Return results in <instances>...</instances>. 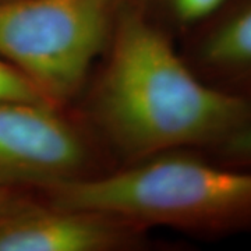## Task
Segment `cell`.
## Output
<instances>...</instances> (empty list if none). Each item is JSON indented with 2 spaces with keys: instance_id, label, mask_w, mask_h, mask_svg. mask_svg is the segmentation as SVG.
Returning <instances> with one entry per match:
<instances>
[{
  "instance_id": "1",
  "label": "cell",
  "mask_w": 251,
  "mask_h": 251,
  "mask_svg": "<svg viewBox=\"0 0 251 251\" xmlns=\"http://www.w3.org/2000/svg\"><path fill=\"white\" fill-rule=\"evenodd\" d=\"M173 39L126 0L88 81L85 122L125 165L175 150L209 152L251 122V102L202 80Z\"/></svg>"
},
{
  "instance_id": "2",
  "label": "cell",
  "mask_w": 251,
  "mask_h": 251,
  "mask_svg": "<svg viewBox=\"0 0 251 251\" xmlns=\"http://www.w3.org/2000/svg\"><path fill=\"white\" fill-rule=\"evenodd\" d=\"M46 200L216 240L251 232V168L175 150L41 190Z\"/></svg>"
},
{
  "instance_id": "3",
  "label": "cell",
  "mask_w": 251,
  "mask_h": 251,
  "mask_svg": "<svg viewBox=\"0 0 251 251\" xmlns=\"http://www.w3.org/2000/svg\"><path fill=\"white\" fill-rule=\"evenodd\" d=\"M126 0H3L0 59L63 108L108 49Z\"/></svg>"
},
{
  "instance_id": "4",
  "label": "cell",
  "mask_w": 251,
  "mask_h": 251,
  "mask_svg": "<svg viewBox=\"0 0 251 251\" xmlns=\"http://www.w3.org/2000/svg\"><path fill=\"white\" fill-rule=\"evenodd\" d=\"M62 109L0 99V186L41 191L105 172L100 140Z\"/></svg>"
},
{
  "instance_id": "5",
  "label": "cell",
  "mask_w": 251,
  "mask_h": 251,
  "mask_svg": "<svg viewBox=\"0 0 251 251\" xmlns=\"http://www.w3.org/2000/svg\"><path fill=\"white\" fill-rule=\"evenodd\" d=\"M148 230L116 216L13 194L0 209V251H125Z\"/></svg>"
},
{
  "instance_id": "6",
  "label": "cell",
  "mask_w": 251,
  "mask_h": 251,
  "mask_svg": "<svg viewBox=\"0 0 251 251\" xmlns=\"http://www.w3.org/2000/svg\"><path fill=\"white\" fill-rule=\"evenodd\" d=\"M179 39L180 53L202 80L251 102V0H221Z\"/></svg>"
},
{
  "instance_id": "7",
  "label": "cell",
  "mask_w": 251,
  "mask_h": 251,
  "mask_svg": "<svg viewBox=\"0 0 251 251\" xmlns=\"http://www.w3.org/2000/svg\"><path fill=\"white\" fill-rule=\"evenodd\" d=\"M173 38H181L215 9L221 0H128Z\"/></svg>"
},
{
  "instance_id": "8",
  "label": "cell",
  "mask_w": 251,
  "mask_h": 251,
  "mask_svg": "<svg viewBox=\"0 0 251 251\" xmlns=\"http://www.w3.org/2000/svg\"><path fill=\"white\" fill-rule=\"evenodd\" d=\"M206 153L226 165L251 168V122L224 144Z\"/></svg>"
},
{
  "instance_id": "9",
  "label": "cell",
  "mask_w": 251,
  "mask_h": 251,
  "mask_svg": "<svg viewBox=\"0 0 251 251\" xmlns=\"http://www.w3.org/2000/svg\"><path fill=\"white\" fill-rule=\"evenodd\" d=\"M0 99L50 103L21 73H18L16 69H13L1 59H0Z\"/></svg>"
},
{
  "instance_id": "10",
  "label": "cell",
  "mask_w": 251,
  "mask_h": 251,
  "mask_svg": "<svg viewBox=\"0 0 251 251\" xmlns=\"http://www.w3.org/2000/svg\"><path fill=\"white\" fill-rule=\"evenodd\" d=\"M13 194H14V193H13V190H11V188L0 186V209L7 204V201L11 198Z\"/></svg>"
},
{
  "instance_id": "11",
  "label": "cell",
  "mask_w": 251,
  "mask_h": 251,
  "mask_svg": "<svg viewBox=\"0 0 251 251\" xmlns=\"http://www.w3.org/2000/svg\"><path fill=\"white\" fill-rule=\"evenodd\" d=\"M0 1H3V0H0Z\"/></svg>"
}]
</instances>
